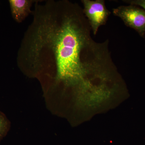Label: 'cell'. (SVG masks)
I'll return each instance as SVG.
<instances>
[{"label":"cell","instance_id":"277c9868","mask_svg":"<svg viewBox=\"0 0 145 145\" xmlns=\"http://www.w3.org/2000/svg\"><path fill=\"white\" fill-rule=\"evenodd\" d=\"M10 122L5 114L0 112V142L9 131Z\"/></svg>","mask_w":145,"mask_h":145},{"label":"cell","instance_id":"5b68a950","mask_svg":"<svg viewBox=\"0 0 145 145\" xmlns=\"http://www.w3.org/2000/svg\"><path fill=\"white\" fill-rule=\"evenodd\" d=\"M123 1L131 5L139 6L145 10V0H125Z\"/></svg>","mask_w":145,"mask_h":145},{"label":"cell","instance_id":"6da1fadb","mask_svg":"<svg viewBox=\"0 0 145 145\" xmlns=\"http://www.w3.org/2000/svg\"><path fill=\"white\" fill-rule=\"evenodd\" d=\"M127 26L133 29L141 37H145V10L135 5L121 6L113 9Z\"/></svg>","mask_w":145,"mask_h":145},{"label":"cell","instance_id":"7a4b0ae2","mask_svg":"<svg viewBox=\"0 0 145 145\" xmlns=\"http://www.w3.org/2000/svg\"><path fill=\"white\" fill-rule=\"evenodd\" d=\"M82 2L84 13L93 35H96L99 27L106 23L110 12L107 9L103 0H83Z\"/></svg>","mask_w":145,"mask_h":145},{"label":"cell","instance_id":"3957f363","mask_svg":"<svg viewBox=\"0 0 145 145\" xmlns=\"http://www.w3.org/2000/svg\"><path fill=\"white\" fill-rule=\"evenodd\" d=\"M30 0H10L12 17L17 22L21 23L31 13L30 8L34 2Z\"/></svg>","mask_w":145,"mask_h":145}]
</instances>
